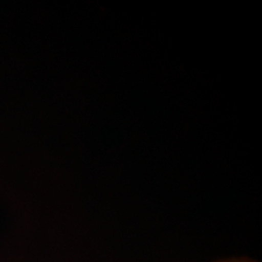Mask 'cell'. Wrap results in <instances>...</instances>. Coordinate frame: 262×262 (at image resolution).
<instances>
[{
    "instance_id": "1",
    "label": "cell",
    "mask_w": 262,
    "mask_h": 262,
    "mask_svg": "<svg viewBox=\"0 0 262 262\" xmlns=\"http://www.w3.org/2000/svg\"><path fill=\"white\" fill-rule=\"evenodd\" d=\"M215 262H257L249 257H232V258H224V260H219Z\"/></svg>"
}]
</instances>
